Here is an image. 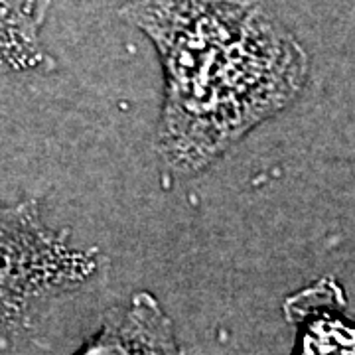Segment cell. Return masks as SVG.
I'll return each mask as SVG.
<instances>
[{"mask_svg":"<svg viewBox=\"0 0 355 355\" xmlns=\"http://www.w3.org/2000/svg\"><path fill=\"white\" fill-rule=\"evenodd\" d=\"M121 14L158 51V153L176 172L214 164L308 81L302 44L261 0H128Z\"/></svg>","mask_w":355,"mask_h":355,"instance_id":"cell-1","label":"cell"},{"mask_svg":"<svg viewBox=\"0 0 355 355\" xmlns=\"http://www.w3.org/2000/svg\"><path fill=\"white\" fill-rule=\"evenodd\" d=\"M99 266L97 249L44 221L36 198L0 203V345L26 330L48 298L81 286Z\"/></svg>","mask_w":355,"mask_h":355,"instance_id":"cell-2","label":"cell"},{"mask_svg":"<svg viewBox=\"0 0 355 355\" xmlns=\"http://www.w3.org/2000/svg\"><path fill=\"white\" fill-rule=\"evenodd\" d=\"M73 355H184V349L158 298L140 291L127 306L109 312L99 331Z\"/></svg>","mask_w":355,"mask_h":355,"instance_id":"cell-3","label":"cell"},{"mask_svg":"<svg viewBox=\"0 0 355 355\" xmlns=\"http://www.w3.org/2000/svg\"><path fill=\"white\" fill-rule=\"evenodd\" d=\"M336 280H320L284 302L286 320L298 328L294 355H355L352 320Z\"/></svg>","mask_w":355,"mask_h":355,"instance_id":"cell-4","label":"cell"},{"mask_svg":"<svg viewBox=\"0 0 355 355\" xmlns=\"http://www.w3.org/2000/svg\"><path fill=\"white\" fill-rule=\"evenodd\" d=\"M53 0H0V67L26 71L48 62L40 32Z\"/></svg>","mask_w":355,"mask_h":355,"instance_id":"cell-5","label":"cell"}]
</instances>
